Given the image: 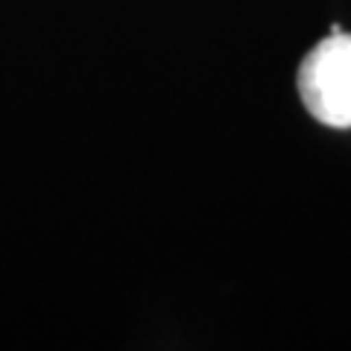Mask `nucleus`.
I'll return each mask as SVG.
<instances>
[{
	"instance_id": "f257e3e1",
	"label": "nucleus",
	"mask_w": 351,
	"mask_h": 351,
	"mask_svg": "<svg viewBox=\"0 0 351 351\" xmlns=\"http://www.w3.org/2000/svg\"><path fill=\"white\" fill-rule=\"evenodd\" d=\"M299 97L322 126L351 129V32L337 29L299 64Z\"/></svg>"
}]
</instances>
